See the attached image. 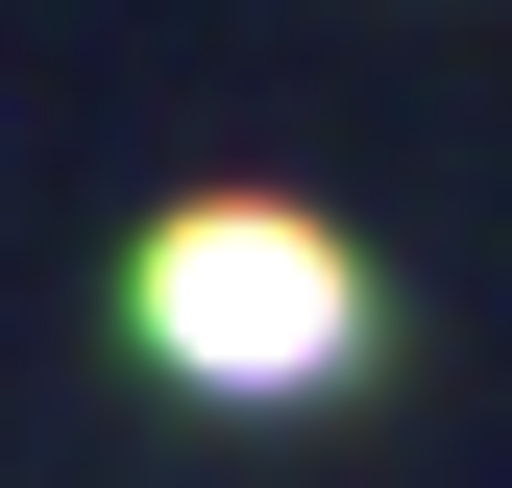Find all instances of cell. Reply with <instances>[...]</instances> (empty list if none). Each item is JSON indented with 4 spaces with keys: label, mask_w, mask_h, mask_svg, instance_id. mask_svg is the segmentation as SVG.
<instances>
[{
    "label": "cell",
    "mask_w": 512,
    "mask_h": 488,
    "mask_svg": "<svg viewBox=\"0 0 512 488\" xmlns=\"http://www.w3.org/2000/svg\"><path fill=\"white\" fill-rule=\"evenodd\" d=\"M147 342L196 366V391H317V366L366 342V293H342V244L269 220V196H196L147 244Z\"/></svg>",
    "instance_id": "obj_1"
}]
</instances>
